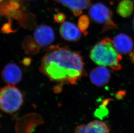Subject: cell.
<instances>
[{"mask_svg":"<svg viewBox=\"0 0 134 133\" xmlns=\"http://www.w3.org/2000/svg\"><path fill=\"white\" fill-rule=\"evenodd\" d=\"M84 65L80 53L56 46L42 58L40 70L52 81L74 84L82 75Z\"/></svg>","mask_w":134,"mask_h":133,"instance_id":"1","label":"cell"},{"mask_svg":"<svg viewBox=\"0 0 134 133\" xmlns=\"http://www.w3.org/2000/svg\"><path fill=\"white\" fill-rule=\"evenodd\" d=\"M90 58L96 64L109 66L115 70H121L122 57L118 53L111 39L105 37L97 43L90 51Z\"/></svg>","mask_w":134,"mask_h":133,"instance_id":"2","label":"cell"},{"mask_svg":"<svg viewBox=\"0 0 134 133\" xmlns=\"http://www.w3.org/2000/svg\"><path fill=\"white\" fill-rule=\"evenodd\" d=\"M24 96L18 89L13 85L0 89V110L8 114L14 113L23 104Z\"/></svg>","mask_w":134,"mask_h":133,"instance_id":"3","label":"cell"},{"mask_svg":"<svg viewBox=\"0 0 134 133\" xmlns=\"http://www.w3.org/2000/svg\"><path fill=\"white\" fill-rule=\"evenodd\" d=\"M89 14L92 20L103 25L102 32L116 29L117 26L112 19V12L109 8L101 3H97L90 7Z\"/></svg>","mask_w":134,"mask_h":133,"instance_id":"4","label":"cell"},{"mask_svg":"<svg viewBox=\"0 0 134 133\" xmlns=\"http://www.w3.org/2000/svg\"><path fill=\"white\" fill-rule=\"evenodd\" d=\"M3 80L10 85L19 83L22 78V73L20 68L14 63H10L5 65L1 72Z\"/></svg>","mask_w":134,"mask_h":133,"instance_id":"5","label":"cell"},{"mask_svg":"<svg viewBox=\"0 0 134 133\" xmlns=\"http://www.w3.org/2000/svg\"><path fill=\"white\" fill-rule=\"evenodd\" d=\"M34 38L41 46H46L54 41V32L52 28L46 25L38 26L35 29Z\"/></svg>","mask_w":134,"mask_h":133,"instance_id":"6","label":"cell"},{"mask_svg":"<svg viewBox=\"0 0 134 133\" xmlns=\"http://www.w3.org/2000/svg\"><path fill=\"white\" fill-rule=\"evenodd\" d=\"M90 77L93 84L98 87H102L109 82L111 75L107 68L103 66H99L91 70Z\"/></svg>","mask_w":134,"mask_h":133,"instance_id":"7","label":"cell"},{"mask_svg":"<svg viewBox=\"0 0 134 133\" xmlns=\"http://www.w3.org/2000/svg\"><path fill=\"white\" fill-rule=\"evenodd\" d=\"M113 41L115 48L120 54H128L132 52L133 49L132 40L126 34H118L114 37Z\"/></svg>","mask_w":134,"mask_h":133,"instance_id":"8","label":"cell"},{"mask_svg":"<svg viewBox=\"0 0 134 133\" xmlns=\"http://www.w3.org/2000/svg\"><path fill=\"white\" fill-rule=\"evenodd\" d=\"M60 30L62 37L69 41H77L81 38V31L74 23L65 22L61 26Z\"/></svg>","mask_w":134,"mask_h":133,"instance_id":"9","label":"cell"},{"mask_svg":"<svg viewBox=\"0 0 134 133\" xmlns=\"http://www.w3.org/2000/svg\"><path fill=\"white\" fill-rule=\"evenodd\" d=\"M56 2L67 7L74 15L78 16L82 13V10L89 7L91 0H53Z\"/></svg>","mask_w":134,"mask_h":133,"instance_id":"10","label":"cell"},{"mask_svg":"<svg viewBox=\"0 0 134 133\" xmlns=\"http://www.w3.org/2000/svg\"><path fill=\"white\" fill-rule=\"evenodd\" d=\"M86 133H109V128L103 122L93 120L86 125Z\"/></svg>","mask_w":134,"mask_h":133,"instance_id":"11","label":"cell"},{"mask_svg":"<svg viewBox=\"0 0 134 133\" xmlns=\"http://www.w3.org/2000/svg\"><path fill=\"white\" fill-rule=\"evenodd\" d=\"M133 3L131 0H122L118 5L117 12L123 17H128L133 13Z\"/></svg>","mask_w":134,"mask_h":133,"instance_id":"12","label":"cell"},{"mask_svg":"<svg viewBox=\"0 0 134 133\" xmlns=\"http://www.w3.org/2000/svg\"><path fill=\"white\" fill-rule=\"evenodd\" d=\"M39 45L36 43L32 39L27 37L24 40L23 47L24 50L28 54H35L39 50Z\"/></svg>","mask_w":134,"mask_h":133,"instance_id":"13","label":"cell"},{"mask_svg":"<svg viewBox=\"0 0 134 133\" xmlns=\"http://www.w3.org/2000/svg\"><path fill=\"white\" fill-rule=\"evenodd\" d=\"M90 25V20L87 15H82L79 19L78 26L79 29L80 31L84 35H87L88 33L87 29Z\"/></svg>","mask_w":134,"mask_h":133,"instance_id":"14","label":"cell"},{"mask_svg":"<svg viewBox=\"0 0 134 133\" xmlns=\"http://www.w3.org/2000/svg\"><path fill=\"white\" fill-rule=\"evenodd\" d=\"M65 19V16L62 13L56 14L54 16V20L57 23H62L64 21Z\"/></svg>","mask_w":134,"mask_h":133,"instance_id":"15","label":"cell"},{"mask_svg":"<svg viewBox=\"0 0 134 133\" xmlns=\"http://www.w3.org/2000/svg\"><path fill=\"white\" fill-rule=\"evenodd\" d=\"M86 125L82 124L76 128L75 133H86Z\"/></svg>","mask_w":134,"mask_h":133,"instance_id":"16","label":"cell"},{"mask_svg":"<svg viewBox=\"0 0 134 133\" xmlns=\"http://www.w3.org/2000/svg\"><path fill=\"white\" fill-rule=\"evenodd\" d=\"M125 94V91H119L116 95V97L118 99H121L122 97L124 96Z\"/></svg>","mask_w":134,"mask_h":133,"instance_id":"17","label":"cell"},{"mask_svg":"<svg viewBox=\"0 0 134 133\" xmlns=\"http://www.w3.org/2000/svg\"><path fill=\"white\" fill-rule=\"evenodd\" d=\"M30 62H31L30 58H27L24 59V60H23V63L24 65H28L30 64Z\"/></svg>","mask_w":134,"mask_h":133,"instance_id":"18","label":"cell"},{"mask_svg":"<svg viewBox=\"0 0 134 133\" xmlns=\"http://www.w3.org/2000/svg\"><path fill=\"white\" fill-rule=\"evenodd\" d=\"M133 26H134V18H133Z\"/></svg>","mask_w":134,"mask_h":133,"instance_id":"19","label":"cell"},{"mask_svg":"<svg viewBox=\"0 0 134 133\" xmlns=\"http://www.w3.org/2000/svg\"><path fill=\"white\" fill-rule=\"evenodd\" d=\"M30 1H35V0H30Z\"/></svg>","mask_w":134,"mask_h":133,"instance_id":"20","label":"cell"},{"mask_svg":"<svg viewBox=\"0 0 134 133\" xmlns=\"http://www.w3.org/2000/svg\"><path fill=\"white\" fill-rule=\"evenodd\" d=\"M133 2H134V0H133Z\"/></svg>","mask_w":134,"mask_h":133,"instance_id":"21","label":"cell"},{"mask_svg":"<svg viewBox=\"0 0 134 133\" xmlns=\"http://www.w3.org/2000/svg\"><path fill=\"white\" fill-rule=\"evenodd\" d=\"M2 1V0H0V1Z\"/></svg>","mask_w":134,"mask_h":133,"instance_id":"22","label":"cell"}]
</instances>
